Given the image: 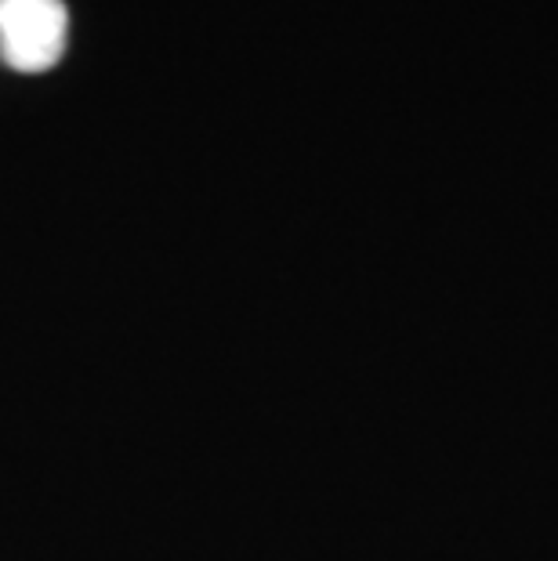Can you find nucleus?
I'll return each mask as SVG.
<instances>
[{
  "instance_id": "nucleus-1",
  "label": "nucleus",
  "mask_w": 558,
  "mask_h": 561,
  "mask_svg": "<svg viewBox=\"0 0 558 561\" xmlns=\"http://www.w3.org/2000/svg\"><path fill=\"white\" fill-rule=\"evenodd\" d=\"M62 0H0V58L15 73H44L66 55Z\"/></svg>"
}]
</instances>
